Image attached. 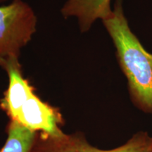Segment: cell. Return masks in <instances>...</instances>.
<instances>
[{
  "instance_id": "277c9868",
  "label": "cell",
  "mask_w": 152,
  "mask_h": 152,
  "mask_svg": "<svg viewBox=\"0 0 152 152\" xmlns=\"http://www.w3.org/2000/svg\"><path fill=\"white\" fill-rule=\"evenodd\" d=\"M29 130L50 136L64 134L61 130L62 117L58 111L44 102L34 90L22 101L14 118L11 119Z\"/></svg>"
},
{
  "instance_id": "3957f363",
  "label": "cell",
  "mask_w": 152,
  "mask_h": 152,
  "mask_svg": "<svg viewBox=\"0 0 152 152\" xmlns=\"http://www.w3.org/2000/svg\"><path fill=\"white\" fill-rule=\"evenodd\" d=\"M151 137L145 132L136 133L125 144L113 149L93 147L81 134L50 136L37 132L30 152H151Z\"/></svg>"
},
{
  "instance_id": "ba28073f",
  "label": "cell",
  "mask_w": 152,
  "mask_h": 152,
  "mask_svg": "<svg viewBox=\"0 0 152 152\" xmlns=\"http://www.w3.org/2000/svg\"><path fill=\"white\" fill-rule=\"evenodd\" d=\"M151 152H152V137H151Z\"/></svg>"
},
{
  "instance_id": "52a82bcc",
  "label": "cell",
  "mask_w": 152,
  "mask_h": 152,
  "mask_svg": "<svg viewBox=\"0 0 152 152\" xmlns=\"http://www.w3.org/2000/svg\"><path fill=\"white\" fill-rule=\"evenodd\" d=\"M8 1V0H0V3L4 2V1ZM12 1H13V0H12Z\"/></svg>"
},
{
  "instance_id": "6da1fadb",
  "label": "cell",
  "mask_w": 152,
  "mask_h": 152,
  "mask_svg": "<svg viewBox=\"0 0 152 152\" xmlns=\"http://www.w3.org/2000/svg\"><path fill=\"white\" fill-rule=\"evenodd\" d=\"M116 49L119 65L128 79L131 99L138 109L152 113V54L148 52L130 30L116 0L113 13L102 20Z\"/></svg>"
},
{
  "instance_id": "7a4b0ae2",
  "label": "cell",
  "mask_w": 152,
  "mask_h": 152,
  "mask_svg": "<svg viewBox=\"0 0 152 152\" xmlns=\"http://www.w3.org/2000/svg\"><path fill=\"white\" fill-rule=\"evenodd\" d=\"M36 24L34 11L23 0L0 6V60L18 57L35 33Z\"/></svg>"
},
{
  "instance_id": "8992f818",
  "label": "cell",
  "mask_w": 152,
  "mask_h": 152,
  "mask_svg": "<svg viewBox=\"0 0 152 152\" xmlns=\"http://www.w3.org/2000/svg\"><path fill=\"white\" fill-rule=\"evenodd\" d=\"M7 138L0 152H30L37 132L14 121H9L7 128Z\"/></svg>"
},
{
  "instance_id": "5b68a950",
  "label": "cell",
  "mask_w": 152,
  "mask_h": 152,
  "mask_svg": "<svg viewBox=\"0 0 152 152\" xmlns=\"http://www.w3.org/2000/svg\"><path fill=\"white\" fill-rule=\"evenodd\" d=\"M111 0H67L61 9L65 18L75 17L83 33L89 30L95 20L111 16Z\"/></svg>"
}]
</instances>
